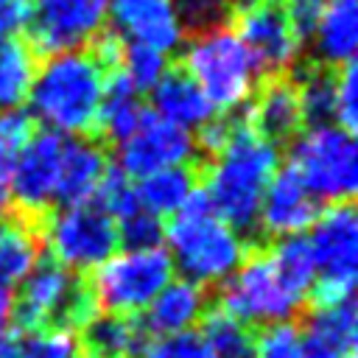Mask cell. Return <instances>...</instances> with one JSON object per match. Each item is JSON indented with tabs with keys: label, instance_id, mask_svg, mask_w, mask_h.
I'll list each match as a JSON object with an SVG mask.
<instances>
[{
	"label": "cell",
	"instance_id": "1",
	"mask_svg": "<svg viewBox=\"0 0 358 358\" xmlns=\"http://www.w3.org/2000/svg\"><path fill=\"white\" fill-rule=\"evenodd\" d=\"M277 162L280 148L252 129L246 112L235 115V126L227 145L207 162L201 187L207 190L218 218L241 238L243 246L271 243L260 238L257 213L263 190L277 173Z\"/></svg>",
	"mask_w": 358,
	"mask_h": 358
},
{
	"label": "cell",
	"instance_id": "2",
	"mask_svg": "<svg viewBox=\"0 0 358 358\" xmlns=\"http://www.w3.org/2000/svg\"><path fill=\"white\" fill-rule=\"evenodd\" d=\"M98 313L101 308L92 274L64 268L45 249L31 266V271L20 280V288L11 296L8 322L17 336H31L39 330L78 333Z\"/></svg>",
	"mask_w": 358,
	"mask_h": 358
},
{
	"label": "cell",
	"instance_id": "3",
	"mask_svg": "<svg viewBox=\"0 0 358 358\" xmlns=\"http://www.w3.org/2000/svg\"><path fill=\"white\" fill-rule=\"evenodd\" d=\"M103 87L106 73L95 64V59L87 50L78 48L48 56V62L36 67L28 92L31 115L53 131L92 137Z\"/></svg>",
	"mask_w": 358,
	"mask_h": 358
},
{
	"label": "cell",
	"instance_id": "4",
	"mask_svg": "<svg viewBox=\"0 0 358 358\" xmlns=\"http://www.w3.org/2000/svg\"><path fill=\"white\" fill-rule=\"evenodd\" d=\"M165 238L176 255L185 280L196 285L224 282L243 257L241 238L218 218L207 190L199 185L190 196L171 213L165 224Z\"/></svg>",
	"mask_w": 358,
	"mask_h": 358
},
{
	"label": "cell",
	"instance_id": "5",
	"mask_svg": "<svg viewBox=\"0 0 358 358\" xmlns=\"http://www.w3.org/2000/svg\"><path fill=\"white\" fill-rule=\"evenodd\" d=\"M182 70L199 84L213 109L232 112L255 92L257 67L229 25H215L193 34L185 50Z\"/></svg>",
	"mask_w": 358,
	"mask_h": 358
},
{
	"label": "cell",
	"instance_id": "6",
	"mask_svg": "<svg viewBox=\"0 0 358 358\" xmlns=\"http://www.w3.org/2000/svg\"><path fill=\"white\" fill-rule=\"evenodd\" d=\"M310 252L316 277L308 291L302 308H322L352 296L355 285V257H358V224H355V204L336 201L319 213L310 224ZM299 308V310H302Z\"/></svg>",
	"mask_w": 358,
	"mask_h": 358
},
{
	"label": "cell",
	"instance_id": "7",
	"mask_svg": "<svg viewBox=\"0 0 358 358\" xmlns=\"http://www.w3.org/2000/svg\"><path fill=\"white\" fill-rule=\"evenodd\" d=\"M288 168L302 179L310 196L336 201H352L358 187V154L355 140L341 126H313L291 140Z\"/></svg>",
	"mask_w": 358,
	"mask_h": 358
},
{
	"label": "cell",
	"instance_id": "8",
	"mask_svg": "<svg viewBox=\"0 0 358 358\" xmlns=\"http://www.w3.org/2000/svg\"><path fill=\"white\" fill-rule=\"evenodd\" d=\"M215 302L252 327L285 322L299 313V305L277 280L271 243L243 246V257L235 271L215 285Z\"/></svg>",
	"mask_w": 358,
	"mask_h": 358
},
{
	"label": "cell",
	"instance_id": "9",
	"mask_svg": "<svg viewBox=\"0 0 358 358\" xmlns=\"http://www.w3.org/2000/svg\"><path fill=\"white\" fill-rule=\"evenodd\" d=\"M101 313L137 316L171 282L173 260L165 249H140L109 257L90 271Z\"/></svg>",
	"mask_w": 358,
	"mask_h": 358
},
{
	"label": "cell",
	"instance_id": "10",
	"mask_svg": "<svg viewBox=\"0 0 358 358\" xmlns=\"http://www.w3.org/2000/svg\"><path fill=\"white\" fill-rule=\"evenodd\" d=\"M117 221L95 201H81L53 213L48 252L73 271H92L117 249Z\"/></svg>",
	"mask_w": 358,
	"mask_h": 358
},
{
	"label": "cell",
	"instance_id": "11",
	"mask_svg": "<svg viewBox=\"0 0 358 358\" xmlns=\"http://www.w3.org/2000/svg\"><path fill=\"white\" fill-rule=\"evenodd\" d=\"M109 0H31L28 45L36 56L78 50L103 31Z\"/></svg>",
	"mask_w": 358,
	"mask_h": 358
},
{
	"label": "cell",
	"instance_id": "12",
	"mask_svg": "<svg viewBox=\"0 0 358 358\" xmlns=\"http://www.w3.org/2000/svg\"><path fill=\"white\" fill-rule=\"evenodd\" d=\"M235 34L246 45L257 73L266 76H282L294 67L299 56V36L294 34L280 0H266L260 6H252L246 11L232 14Z\"/></svg>",
	"mask_w": 358,
	"mask_h": 358
},
{
	"label": "cell",
	"instance_id": "13",
	"mask_svg": "<svg viewBox=\"0 0 358 358\" xmlns=\"http://www.w3.org/2000/svg\"><path fill=\"white\" fill-rule=\"evenodd\" d=\"M196 157L199 154L190 131L151 112L143 117L140 129L120 143V171L140 179L171 165L193 162Z\"/></svg>",
	"mask_w": 358,
	"mask_h": 358
},
{
	"label": "cell",
	"instance_id": "14",
	"mask_svg": "<svg viewBox=\"0 0 358 358\" xmlns=\"http://www.w3.org/2000/svg\"><path fill=\"white\" fill-rule=\"evenodd\" d=\"M64 137L53 129H36L25 148L20 151V159L14 165L11 176V204L28 213H56L53 207V190L59 176V159H62Z\"/></svg>",
	"mask_w": 358,
	"mask_h": 358
},
{
	"label": "cell",
	"instance_id": "15",
	"mask_svg": "<svg viewBox=\"0 0 358 358\" xmlns=\"http://www.w3.org/2000/svg\"><path fill=\"white\" fill-rule=\"evenodd\" d=\"M322 207L316 196L302 185V179L285 165L271 176V182L263 190L260 213H257V229L263 241H277L285 235H299L319 218Z\"/></svg>",
	"mask_w": 358,
	"mask_h": 358
},
{
	"label": "cell",
	"instance_id": "16",
	"mask_svg": "<svg viewBox=\"0 0 358 358\" xmlns=\"http://www.w3.org/2000/svg\"><path fill=\"white\" fill-rule=\"evenodd\" d=\"M53 213H28L11 201L0 210V282H20L48 249Z\"/></svg>",
	"mask_w": 358,
	"mask_h": 358
},
{
	"label": "cell",
	"instance_id": "17",
	"mask_svg": "<svg viewBox=\"0 0 358 358\" xmlns=\"http://www.w3.org/2000/svg\"><path fill=\"white\" fill-rule=\"evenodd\" d=\"M308 358H355V299L302 308L294 316Z\"/></svg>",
	"mask_w": 358,
	"mask_h": 358
},
{
	"label": "cell",
	"instance_id": "18",
	"mask_svg": "<svg viewBox=\"0 0 358 358\" xmlns=\"http://www.w3.org/2000/svg\"><path fill=\"white\" fill-rule=\"evenodd\" d=\"M246 117L252 123V129L268 140L271 145H282L291 143L302 123V112H299V98H296V84L291 78V73L282 76H266L257 84V95L252 101V106L246 109Z\"/></svg>",
	"mask_w": 358,
	"mask_h": 358
},
{
	"label": "cell",
	"instance_id": "19",
	"mask_svg": "<svg viewBox=\"0 0 358 358\" xmlns=\"http://www.w3.org/2000/svg\"><path fill=\"white\" fill-rule=\"evenodd\" d=\"M109 14L117 34L162 53L173 50L185 36L173 0H109Z\"/></svg>",
	"mask_w": 358,
	"mask_h": 358
},
{
	"label": "cell",
	"instance_id": "20",
	"mask_svg": "<svg viewBox=\"0 0 358 358\" xmlns=\"http://www.w3.org/2000/svg\"><path fill=\"white\" fill-rule=\"evenodd\" d=\"M215 285H196L190 280H171L143 313H137L148 336H171L199 324L201 313L210 308Z\"/></svg>",
	"mask_w": 358,
	"mask_h": 358
},
{
	"label": "cell",
	"instance_id": "21",
	"mask_svg": "<svg viewBox=\"0 0 358 358\" xmlns=\"http://www.w3.org/2000/svg\"><path fill=\"white\" fill-rule=\"evenodd\" d=\"M106 168H109V151L101 140H95V137L64 140L56 190H53V207L56 204L73 207V204L92 199Z\"/></svg>",
	"mask_w": 358,
	"mask_h": 358
},
{
	"label": "cell",
	"instance_id": "22",
	"mask_svg": "<svg viewBox=\"0 0 358 358\" xmlns=\"http://www.w3.org/2000/svg\"><path fill=\"white\" fill-rule=\"evenodd\" d=\"M148 338L140 319L123 313H98L78 330L84 358H140Z\"/></svg>",
	"mask_w": 358,
	"mask_h": 358
},
{
	"label": "cell",
	"instance_id": "23",
	"mask_svg": "<svg viewBox=\"0 0 358 358\" xmlns=\"http://www.w3.org/2000/svg\"><path fill=\"white\" fill-rule=\"evenodd\" d=\"M145 115L148 112H145L137 90H131V84L120 73H112V76H106V87H103V98L98 106L92 137L101 140L103 145L123 143L126 137H131L140 129Z\"/></svg>",
	"mask_w": 358,
	"mask_h": 358
},
{
	"label": "cell",
	"instance_id": "24",
	"mask_svg": "<svg viewBox=\"0 0 358 358\" xmlns=\"http://www.w3.org/2000/svg\"><path fill=\"white\" fill-rule=\"evenodd\" d=\"M204 173H207V159H201V157H196L193 162H185V165H171V168L154 171V173L143 176V182L134 187L137 201L143 210H148L154 215H171L190 196L193 187L204 185Z\"/></svg>",
	"mask_w": 358,
	"mask_h": 358
},
{
	"label": "cell",
	"instance_id": "25",
	"mask_svg": "<svg viewBox=\"0 0 358 358\" xmlns=\"http://www.w3.org/2000/svg\"><path fill=\"white\" fill-rule=\"evenodd\" d=\"M154 92V106L157 115L190 129V126H201L213 117V103L207 101V95L199 90V84L179 67V70H165V76L157 81Z\"/></svg>",
	"mask_w": 358,
	"mask_h": 358
},
{
	"label": "cell",
	"instance_id": "26",
	"mask_svg": "<svg viewBox=\"0 0 358 358\" xmlns=\"http://www.w3.org/2000/svg\"><path fill=\"white\" fill-rule=\"evenodd\" d=\"M313 39L322 64L338 67L350 62L358 45V0H327Z\"/></svg>",
	"mask_w": 358,
	"mask_h": 358
},
{
	"label": "cell",
	"instance_id": "27",
	"mask_svg": "<svg viewBox=\"0 0 358 358\" xmlns=\"http://www.w3.org/2000/svg\"><path fill=\"white\" fill-rule=\"evenodd\" d=\"M257 330L260 327H252L235 313H229L227 308H221L215 296L199 319V333L215 358H255Z\"/></svg>",
	"mask_w": 358,
	"mask_h": 358
},
{
	"label": "cell",
	"instance_id": "28",
	"mask_svg": "<svg viewBox=\"0 0 358 358\" xmlns=\"http://www.w3.org/2000/svg\"><path fill=\"white\" fill-rule=\"evenodd\" d=\"M271 260H274L277 280L282 282L288 296L302 308L308 299V291L313 285V277H316L310 241L305 235L277 238V241H271Z\"/></svg>",
	"mask_w": 358,
	"mask_h": 358
},
{
	"label": "cell",
	"instance_id": "29",
	"mask_svg": "<svg viewBox=\"0 0 358 358\" xmlns=\"http://www.w3.org/2000/svg\"><path fill=\"white\" fill-rule=\"evenodd\" d=\"M296 84L299 112L305 126H327L336 115V67L330 64H305L291 76Z\"/></svg>",
	"mask_w": 358,
	"mask_h": 358
},
{
	"label": "cell",
	"instance_id": "30",
	"mask_svg": "<svg viewBox=\"0 0 358 358\" xmlns=\"http://www.w3.org/2000/svg\"><path fill=\"white\" fill-rule=\"evenodd\" d=\"M36 76V53L25 39L3 36L0 39V112L17 109L28 101L31 84Z\"/></svg>",
	"mask_w": 358,
	"mask_h": 358
},
{
	"label": "cell",
	"instance_id": "31",
	"mask_svg": "<svg viewBox=\"0 0 358 358\" xmlns=\"http://www.w3.org/2000/svg\"><path fill=\"white\" fill-rule=\"evenodd\" d=\"M34 131H36V120L31 112H20V109L0 112V210L11 199L14 165Z\"/></svg>",
	"mask_w": 358,
	"mask_h": 358
},
{
	"label": "cell",
	"instance_id": "32",
	"mask_svg": "<svg viewBox=\"0 0 358 358\" xmlns=\"http://www.w3.org/2000/svg\"><path fill=\"white\" fill-rule=\"evenodd\" d=\"M168 70V59L162 50L140 45V42H126L123 45V59H120V76L131 84V90L143 92V90H154L157 81L165 76Z\"/></svg>",
	"mask_w": 358,
	"mask_h": 358
},
{
	"label": "cell",
	"instance_id": "33",
	"mask_svg": "<svg viewBox=\"0 0 358 358\" xmlns=\"http://www.w3.org/2000/svg\"><path fill=\"white\" fill-rule=\"evenodd\" d=\"M92 196H95L92 201L101 204V210H106L112 218H123V215H129V213H134L140 207L134 185L115 165H109L103 171V176H101V182H98V187H95Z\"/></svg>",
	"mask_w": 358,
	"mask_h": 358
},
{
	"label": "cell",
	"instance_id": "34",
	"mask_svg": "<svg viewBox=\"0 0 358 358\" xmlns=\"http://www.w3.org/2000/svg\"><path fill=\"white\" fill-rule=\"evenodd\" d=\"M162 241H165V224L159 221V215L137 207L134 213L117 218V243L126 246L129 252L157 249Z\"/></svg>",
	"mask_w": 358,
	"mask_h": 358
},
{
	"label": "cell",
	"instance_id": "35",
	"mask_svg": "<svg viewBox=\"0 0 358 358\" xmlns=\"http://www.w3.org/2000/svg\"><path fill=\"white\" fill-rule=\"evenodd\" d=\"M255 358H308L296 322L285 319V322H274V324L260 327Z\"/></svg>",
	"mask_w": 358,
	"mask_h": 358
},
{
	"label": "cell",
	"instance_id": "36",
	"mask_svg": "<svg viewBox=\"0 0 358 358\" xmlns=\"http://www.w3.org/2000/svg\"><path fill=\"white\" fill-rule=\"evenodd\" d=\"M28 358H84L78 333L73 330H39L22 336Z\"/></svg>",
	"mask_w": 358,
	"mask_h": 358
},
{
	"label": "cell",
	"instance_id": "37",
	"mask_svg": "<svg viewBox=\"0 0 358 358\" xmlns=\"http://www.w3.org/2000/svg\"><path fill=\"white\" fill-rule=\"evenodd\" d=\"M140 358H215L199 330H182L171 336H159L145 344Z\"/></svg>",
	"mask_w": 358,
	"mask_h": 358
},
{
	"label": "cell",
	"instance_id": "38",
	"mask_svg": "<svg viewBox=\"0 0 358 358\" xmlns=\"http://www.w3.org/2000/svg\"><path fill=\"white\" fill-rule=\"evenodd\" d=\"M358 70L355 62H344L336 67V126H341L344 131H355L358 126V87H355Z\"/></svg>",
	"mask_w": 358,
	"mask_h": 358
},
{
	"label": "cell",
	"instance_id": "39",
	"mask_svg": "<svg viewBox=\"0 0 358 358\" xmlns=\"http://www.w3.org/2000/svg\"><path fill=\"white\" fill-rule=\"evenodd\" d=\"M280 6L285 11L294 34L299 39H310L316 25H319V20H322V14H324L327 0H280Z\"/></svg>",
	"mask_w": 358,
	"mask_h": 358
},
{
	"label": "cell",
	"instance_id": "40",
	"mask_svg": "<svg viewBox=\"0 0 358 358\" xmlns=\"http://www.w3.org/2000/svg\"><path fill=\"white\" fill-rule=\"evenodd\" d=\"M31 0H0V39L14 36L28 25Z\"/></svg>",
	"mask_w": 358,
	"mask_h": 358
},
{
	"label": "cell",
	"instance_id": "41",
	"mask_svg": "<svg viewBox=\"0 0 358 358\" xmlns=\"http://www.w3.org/2000/svg\"><path fill=\"white\" fill-rule=\"evenodd\" d=\"M0 358H28V355H25L22 336H17L14 330H11V333H3V336H0Z\"/></svg>",
	"mask_w": 358,
	"mask_h": 358
},
{
	"label": "cell",
	"instance_id": "42",
	"mask_svg": "<svg viewBox=\"0 0 358 358\" xmlns=\"http://www.w3.org/2000/svg\"><path fill=\"white\" fill-rule=\"evenodd\" d=\"M8 308H11V291L6 282H0V336L6 333V324H8Z\"/></svg>",
	"mask_w": 358,
	"mask_h": 358
},
{
	"label": "cell",
	"instance_id": "43",
	"mask_svg": "<svg viewBox=\"0 0 358 358\" xmlns=\"http://www.w3.org/2000/svg\"><path fill=\"white\" fill-rule=\"evenodd\" d=\"M260 3H266V0H227V6H229V14L246 11V8H252V6H260Z\"/></svg>",
	"mask_w": 358,
	"mask_h": 358
}]
</instances>
